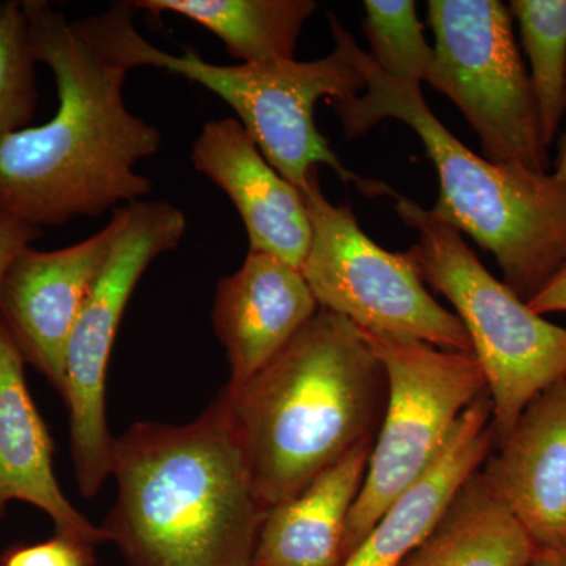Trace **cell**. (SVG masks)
<instances>
[{"label": "cell", "mask_w": 566, "mask_h": 566, "mask_svg": "<svg viewBox=\"0 0 566 566\" xmlns=\"http://www.w3.org/2000/svg\"><path fill=\"white\" fill-rule=\"evenodd\" d=\"M33 57L57 85L54 117L0 144V211L33 227H61L139 202L153 182L137 164L163 134L123 98L132 66L112 40L106 11L71 21L44 0H24Z\"/></svg>", "instance_id": "obj_1"}, {"label": "cell", "mask_w": 566, "mask_h": 566, "mask_svg": "<svg viewBox=\"0 0 566 566\" xmlns=\"http://www.w3.org/2000/svg\"><path fill=\"white\" fill-rule=\"evenodd\" d=\"M117 502L103 523L126 566H251L266 506L221 395L188 424L114 439Z\"/></svg>", "instance_id": "obj_2"}, {"label": "cell", "mask_w": 566, "mask_h": 566, "mask_svg": "<svg viewBox=\"0 0 566 566\" xmlns=\"http://www.w3.org/2000/svg\"><path fill=\"white\" fill-rule=\"evenodd\" d=\"M221 397L256 495L271 510L376 438L387 382L363 331L319 308L273 363Z\"/></svg>", "instance_id": "obj_3"}, {"label": "cell", "mask_w": 566, "mask_h": 566, "mask_svg": "<svg viewBox=\"0 0 566 566\" xmlns=\"http://www.w3.org/2000/svg\"><path fill=\"white\" fill-rule=\"evenodd\" d=\"M329 22L365 80L363 96L331 102L346 139L364 136L386 118L408 125L438 172L431 214L493 253L505 285L531 301L566 262L565 186L553 174L494 164L469 150L424 103L420 85L386 76L334 14Z\"/></svg>", "instance_id": "obj_4"}, {"label": "cell", "mask_w": 566, "mask_h": 566, "mask_svg": "<svg viewBox=\"0 0 566 566\" xmlns=\"http://www.w3.org/2000/svg\"><path fill=\"white\" fill-rule=\"evenodd\" d=\"M363 192L389 196L406 226L419 232L408 255L417 273L455 308L485 375L493 403L495 444L539 394L566 379V327L535 314L497 281L464 243L461 232L382 181Z\"/></svg>", "instance_id": "obj_5"}, {"label": "cell", "mask_w": 566, "mask_h": 566, "mask_svg": "<svg viewBox=\"0 0 566 566\" xmlns=\"http://www.w3.org/2000/svg\"><path fill=\"white\" fill-rule=\"evenodd\" d=\"M134 13L132 2L109 9L112 39L132 70H166L214 93L237 112L266 161L297 189L319 164L345 182L364 181L340 163L315 123L318 99L333 102L365 91L363 73L337 32L334 51L319 61L216 65L191 50L175 55L148 43L134 25Z\"/></svg>", "instance_id": "obj_6"}, {"label": "cell", "mask_w": 566, "mask_h": 566, "mask_svg": "<svg viewBox=\"0 0 566 566\" xmlns=\"http://www.w3.org/2000/svg\"><path fill=\"white\" fill-rule=\"evenodd\" d=\"M386 374L385 415L359 497L346 523L342 560L387 506L430 468L469 406L488 392L474 353L364 333Z\"/></svg>", "instance_id": "obj_7"}, {"label": "cell", "mask_w": 566, "mask_h": 566, "mask_svg": "<svg viewBox=\"0 0 566 566\" xmlns=\"http://www.w3.org/2000/svg\"><path fill=\"white\" fill-rule=\"evenodd\" d=\"M428 24L436 43L427 82L474 128L483 158L547 172L534 88L509 7L499 0H430Z\"/></svg>", "instance_id": "obj_8"}, {"label": "cell", "mask_w": 566, "mask_h": 566, "mask_svg": "<svg viewBox=\"0 0 566 566\" xmlns=\"http://www.w3.org/2000/svg\"><path fill=\"white\" fill-rule=\"evenodd\" d=\"M117 233L74 324L65 356L62 398L69 408L74 476L85 499L102 491L111 475L114 446L106 420V376L118 326L147 268L174 251L188 229L180 208L139 200L114 211Z\"/></svg>", "instance_id": "obj_9"}, {"label": "cell", "mask_w": 566, "mask_h": 566, "mask_svg": "<svg viewBox=\"0 0 566 566\" xmlns=\"http://www.w3.org/2000/svg\"><path fill=\"white\" fill-rule=\"evenodd\" d=\"M300 191L312 227L301 273L319 307L364 333L472 353L463 323L428 293L408 253L385 251L360 229L352 208L331 203L318 169Z\"/></svg>", "instance_id": "obj_10"}, {"label": "cell", "mask_w": 566, "mask_h": 566, "mask_svg": "<svg viewBox=\"0 0 566 566\" xmlns=\"http://www.w3.org/2000/svg\"><path fill=\"white\" fill-rule=\"evenodd\" d=\"M117 219L81 243L36 251L22 249L0 277V319L25 364L59 395L65 387V356L74 324L114 243Z\"/></svg>", "instance_id": "obj_11"}, {"label": "cell", "mask_w": 566, "mask_h": 566, "mask_svg": "<svg viewBox=\"0 0 566 566\" xmlns=\"http://www.w3.org/2000/svg\"><path fill=\"white\" fill-rule=\"evenodd\" d=\"M482 468L488 491L536 549L566 547V379L524 409Z\"/></svg>", "instance_id": "obj_12"}, {"label": "cell", "mask_w": 566, "mask_h": 566, "mask_svg": "<svg viewBox=\"0 0 566 566\" xmlns=\"http://www.w3.org/2000/svg\"><path fill=\"white\" fill-rule=\"evenodd\" d=\"M191 163L232 200L248 230L249 251L301 270L312 240L303 193L266 161L238 118L205 123Z\"/></svg>", "instance_id": "obj_13"}, {"label": "cell", "mask_w": 566, "mask_h": 566, "mask_svg": "<svg viewBox=\"0 0 566 566\" xmlns=\"http://www.w3.org/2000/svg\"><path fill=\"white\" fill-rule=\"evenodd\" d=\"M303 273L270 253L249 251L240 270L219 281L212 327L230 365L229 387L273 363L319 311Z\"/></svg>", "instance_id": "obj_14"}, {"label": "cell", "mask_w": 566, "mask_h": 566, "mask_svg": "<svg viewBox=\"0 0 566 566\" xmlns=\"http://www.w3.org/2000/svg\"><path fill=\"white\" fill-rule=\"evenodd\" d=\"M495 447L493 403L483 394L458 419L430 468L387 506L360 545L338 566H400L434 531L458 491Z\"/></svg>", "instance_id": "obj_15"}, {"label": "cell", "mask_w": 566, "mask_h": 566, "mask_svg": "<svg viewBox=\"0 0 566 566\" xmlns=\"http://www.w3.org/2000/svg\"><path fill=\"white\" fill-rule=\"evenodd\" d=\"M20 349L0 319V513L25 502L46 513L59 535L88 545L106 543L102 527L81 515L55 479L54 442L24 374Z\"/></svg>", "instance_id": "obj_16"}, {"label": "cell", "mask_w": 566, "mask_h": 566, "mask_svg": "<svg viewBox=\"0 0 566 566\" xmlns=\"http://www.w3.org/2000/svg\"><path fill=\"white\" fill-rule=\"evenodd\" d=\"M365 439L300 494L268 510L251 566H338L346 523L367 475Z\"/></svg>", "instance_id": "obj_17"}, {"label": "cell", "mask_w": 566, "mask_h": 566, "mask_svg": "<svg viewBox=\"0 0 566 566\" xmlns=\"http://www.w3.org/2000/svg\"><path fill=\"white\" fill-rule=\"evenodd\" d=\"M536 554L532 539L488 491L479 471L400 566H527Z\"/></svg>", "instance_id": "obj_18"}, {"label": "cell", "mask_w": 566, "mask_h": 566, "mask_svg": "<svg viewBox=\"0 0 566 566\" xmlns=\"http://www.w3.org/2000/svg\"><path fill=\"white\" fill-rule=\"evenodd\" d=\"M132 6L197 22L243 65L294 61L305 22L318 10L314 0H134Z\"/></svg>", "instance_id": "obj_19"}, {"label": "cell", "mask_w": 566, "mask_h": 566, "mask_svg": "<svg viewBox=\"0 0 566 566\" xmlns=\"http://www.w3.org/2000/svg\"><path fill=\"white\" fill-rule=\"evenodd\" d=\"M509 9L531 62L528 76L547 148L566 111V0H513Z\"/></svg>", "instance_id": "obj_20"}, {"label": "cell", "mask_w": 566, "mask_h": 566, "mask_svg": "<svg viewBox=\"0 0 566 566\" xmlns=\"http://www.w3.org/2000/svg\"><path fill=\"white\" fill-rule=\"evenodd\" d=\"M364 32L370 59L386 76L406 84L428 80L434 51L412 0H365Z\"/></svg>", "instance_id": "obj_21"}, {"label": "cell", "mask_w": 566, "mask_h": 566, "mask_svg": "<svg viewBox=\"0 0 566 566\" xmlns=\"http://www.w3.org/2000/svg\"><path fill=\"white\" fill-rule=\"evenodd\" d=\"M35 63L24 3H0V144L29 128L35 115Z\"/></svg>", "instance_id": "obj_22"}, {"label": "cell", "mask_w": 566, "mask_h": 566, "mask_svg": "<svg viewBox=\"0 0 566 566\" xmlns=\"http://www.w3.org/2000/svg\"><path fill=\"white\" fill-rule=\"evenodd\" d=\"M0 566H95V546L55 534L35 545L10 547Z\"/></svg>", "instance_id": "obj_23"}, {"label": "cell", "mask_w": 566, "mask_h": 566, "mask_svg": "<svg viewBox=\"0 0 566 566\" xmlns=\"http://www.w3.org/2000/svg\"><path fill=\"white\" fill-rule=\"evenodd\" d=\"M43 230L0 211V277L18 252L31 245Z\"/></svg>", "instance_id": "obj_24"}, {"label": "cell", "mask_w": 566, "mask_h": 566, "mask_svg": "<svg viewBox=\"0 0 566 566\" xmlns=\"http://www.w3.org/2000/svg\"><path fill=\"white\" fill-rule=\"evenodd\" d=\"M527 304L538 315L566 314V262Z\"/></svg>", "instance_id": "obj_25"}, {"label": "cell", "mask_w": 566, "mask_h": 566, "mask_svg": "<svg viewBox=\"0 0 566 566\" xmlns=\"http://www.w3.org/2000/svg\"><path fill=\"white\" fill-rule=\"evenodd\" d=\"M527 566H566V547L562 549L538 551Z\"/></svg>", "instance_id": "obj_26"}, {"label": "cell", "mask_w": 566, "mask_h": 566, "mask_svg": "<svg viewBox=\"0 0 566 566\" xmlns=\"http://www.w3.org/2000/svg\"><path fill=\"white\" fill-rule=\"evenodd\" d=\"M553 175L554 178L566 188V132L564 136L560 137V142H558L556 170H554Z\"/></svg>", "instance_id": "obj_27"}]
</instances>
